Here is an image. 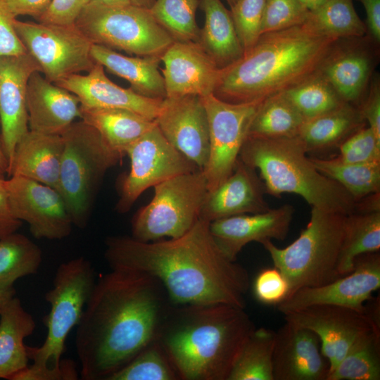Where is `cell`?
Here are the masks:
<instances>
[{"label":"cell","instance_id":"cell-1","mask_svg":"<svg viewBox=\"0 0 380 380\" xmlns=\"http://www.w3.org/2000/svg\"><path fill=\"white\" fill-rule=\"evenodd\" d=\"M172 303L146 273L111 269L100 277L77 325L75 351L82 380H107L155 341Z\"/></svg>","mask_w":380,"mask_h":380},{"label":"cell","instance_id":"cell-2","mask_svg":"<svg viewBox=\"0 0 380 380\" xmlns=\"http://www.w3.org/2000/svg\"><path fill=\"white\" fill-rule=\"evenodd\" d=\"M199 219L184 235L141 241L127 236L106 239L110 269H126L157 279L174 305L229 304L245 308L248 271L231 260Z\"/></svg>","mask_w":380,"mask_h":380},{"label":"cell","instance_id":"cell-3","mask_svg":"<svg viewBox=\"0 0 380 380\" xmlns=\"http://www.w3.org/2000/svg\"><path fill=\"white\" fill-rule=\"evenodd\" d=\"M244 309L229 304L170 305L155 341L179 379L227 380L255 328Z\"/></svg>","mask_w":380,"mask_h":380},{"label":"cell","instance_id":"cell-4","mask_svg":"<svg viewBox=\"0 0 380 380\" xmlns=\"http://www.w3.org/2000/svg\"><path fill=\"white\" fill-rule=\"evenodd\" d=\"M335 40L308 20L262 33L239 61L221 70L213 94L230 103L262 101L316 73Z\"/></svg>","mask_w":380,"mask_h":380},{"label":"cell","instance_id":"cell-5","mask_svg":"<svg viewBox=\"0 0 380 380\" xmlns=\"http://www.w3.org/2000/svg\"><path fill=\"white\" fill-rule=\"evenodd\" d=\"M308 155L298 136L248 135L239 158L259 170L266 194L277 198L295 194L311 207L346 215L355 212L352 196L338 183L322 174Z\"/></svg>","mask_w":380,"mask_h":380},{"label":"cell","instance_id":"cell-6","mask_svg":"<svg viewBox=\"0 0 380 380\" xmlns=\"http://www.w3.org/2000/svg\"><path fill=\"white\" fill-rule=\"evenodd\" d=\"M347 215L311 207L307 227L290 245L280 248L271 240L262 243L274 267L287 279L289 295L300 288L321 286L341 277L337 265Z\"/></svg>","mask_w":380,"mask_h":380},{"label":"cell","instance_id":"cell-7","mask_svg":"<svg viewBox=\"0 0 380 380\" xmlns=\"http://www.w3.org/2000/svg\"><path fill=\"white\" fill-rule=\"evenodd\" d=\"M61 135L63 151L57 190L73 226L84 229L106 173L123 155L112 149L94 127L82 120L74 122Z\"/></svg>","mask_w":380,"mask_h":380},{"label":"cell","instance_id":"cell-8","mask_svg":"<svg viewBox=\"0 0 380 380\" xmlns=\"http://www.w3.org/2000/svg\"><path fill=\"white\" fill-rule=\"evenodd\" d=\"M96 281L95 270L83 256L59 265L52 287L44 297L50 305L44 319L46 338L40 346H26L29 360H32L31 366L53 368L60 365L68 335L78 324Z\"/></svg>","mask_w":380,"mask_h":380},{"label":"cell","instance_id":"cell-9","mask_svg":"<svg viewBox=\"0 0 380 380\" xmlns=\"http://www.w3.org/2000/svg\"><path fill=\"white\" fill-rule=\"evenodd\" d=\"M75 25L92 44L137 56L160 58L174 42L148 9L132 4L109 6L89 1Z\"/></svg>","mask_w":380,"mask_h":380},{"label":"cell","instance_id":"cell-10","mask_svg":"<svg viewBox=\"0 0 380 380\" xmlns=\"http://www.w3.org/2000/svg\"><path fill=\"white\" fill-rule=\"evenodd\" d=\"M151 201L132 220V237L141 241L178 238L200 219L208 193L202 170L179 175L153 186Z\"/></svg>","mask_w":380,"mask_h":380},{"label":"cell","instance_id":"cell-11","mask_svg":"<svg viewBox=\"0 0 380 380\" xmlns=\"http://www.w3.org/2000/svg\"><path fill=\"white\" fill-rule=\"evenodd\" d=\"M13 24L40 72L54 84L69 76L89 72L96 64L91 56L92 43L75 23L59 25L16 18Z\"/></svg>","mask_w":380,"mask_h":380},{"label":"cell","instance_id":"cell-12","mask_svg":"<svg viewBox=\"0 0 380 380\" xmlns=\"http://www.w3.org/2000/svg\"><path fill=\"white\" fill-rule=\"evenodd\" d=\"M125 153L129 158L130 168L120 183L115 205L120 213L128 212L148 188L173 177L200 170L168 142L157 124L130 144Z\"/></svg>","mask_w":380,"mask_h":380},{"label":"cell","instance_id":"cell-13","mask_svg":"<svg viewBox=\"0 0 380 380\" xmlns=\"http://www.w3.org/2000/svg\"><path fill=\"white\" fill-rule=\"evenodd\" d=\"M201 98L208 115L210 141L208 159L202 171L211 191L233 172L261 101L230 103L213 94Z\"/></svg>","mask_w":380,"mask_h":380},{"label":"cell","instance_id":"cell-14","mask_svg":"<svg viewBox=\"0 0 380 380\" xmlns=\"http://www.w3.org/2000/svg\"><path fill=\"white\" fill-rule=\"evenodd\" d=\"M6 187L14 216L34 238L60 240L70 234L73 224L58 190L20 176L6 179Z\"/></svg>","mask_w":380,"mask_h":380},{"label":"cell","instance_id":"cell-15","mask_svg":"<svg viewBox=\"0 0 380 380\" xmlns=\"http://www.w3.org/2000/svg\"><path fill=\"white\" fill-rule=\"evenodd\" d=\"M380 287L379 251L362 254L352 272L327 284L300 288L277 305L282 314L316 304L347 307L363 312L365 303Z\"/></svg>","mask_w":380,"mask_h":380},{"label":"cell","instance_id":"cell-16","mask_svg":"<svg viewBox=\"0 0 380 380\" xmlns=\"http://www.w3.org/2000/svg\"><path fill=\"white\" fill-rule=\"evenodd\" d=\"M379 45L367 34L338 39L317 72L329 82L344 102L358 107L379 62Z\"/></svg>","mask_w":380,"mask_h":380},{"label":"cell","instance_id":"cell-17","mask_svg":"<svg viewBox=\"0 0 380 380\" xmlns=\"http://www.w3.org/2000/svg\"><path fill=\"white\" fill-rule=\"evenodd\" d=\"M283 315L286 322L317 334L330 364L329 372L360 336L371 330L380 332L364 312L343 306L316 304Z\"/></svg>","mask_w":380,"mask_h":380},{"label":"cell","instance_id":"cell-18","mask_svg":"<svg viewBox=\"0 0 380 380\" xmlns=\"http://www.w3.org/2000/svg\"><path fill=\"white\" fill-rule=\"evenodd\" d=\"M155 120L168 142L203 170L209 156L210 141L202 98L196 95L166 97Z\"/></svg>","mask_w":380,"mask_h":380},{"label":"cell","instance_id":"cell-19","mask_svg":"<svg viewBox=\"0 0 380 380\" xmlns=\"http://www.w3.org/2000/svg\"><path fill=\"white\" fill-rule=\"evenodd\" d=\"M40 68L29 54L0 57V135L8 163L17 144L27 133V87L32 74Z\"/></svg>","mask_w":380,"mask_h":380},{"label":"cell","instance_id":"cell-20","mask_svg":"<svg viewBox=\"0 0 380 380\" xmlns=\"http://www.w3.org/2000/svg\"><path fill=\"white\" fill-rule=\"evenodd\" d=\"M329 369L314 331L286 321L275 332L274 380H327Z\"/></svg>","mask_w":380,"mask_h":380},{"label":"cell","instance_id":"cell-21","mask_svg":"<svg viewBox=\"0 0 380 380\" xmlns=\"http://www.w3.org/2000/svg\"><path fill=\"white\" fill-rule=\"evenodd\" d=\"M294 213L292 205L284 204L262 213L217 220L210 222L209 227L222 251L231 260L236 261L239 253L251 242L262 244L272 239L284 240Z\"/></svg>","mask_w":380,"mask_h":380},{"label":"cell","instance_id":"cell-22","mask_svg":"<svg viewBox=\"0 0 380 380\" xmlns=\"http://www.w3.org/2000/svg\"><path fill=\"white\" fill-rule=\"evenodd\" d=\"M160 62L166 97L213 94L221 69L198 42H173Z\"/></svg>","mask_w":380,"mask_h":380},{"label":"cell","instance_id":"cell-23","mask_svg":"<svg viewBox=\"0 0 380 380\" xmlns=\"http://www.w3.org/2000/svg\"><path fill=\"white\" fill-rule=\"evenodd\" d=\"M265 185L256 170L239 158L233 172L217 187L208 191L200 218L209 223L217 220L268 210Z\"/></svg>","mask_w":380,"mask_h":380},{"label":"cell","instance_id":"cell-24","mask_svg":"<svg viewBox=\"0 0 380 380\" xmlns=\"http://www.w3.org/2000/svg\"><path fill=\"white\" fill-rule=\"evenodd\" d=\"M76 95L83 106L121 108L155 120L163 100L141 96L108 78L103 65L96 63L86 75L75 74L55 83Z\"/></svg>","mask_w":380,"mask_h":380},{"label":"cell","instance_id":"cell-25","mask_svg":"<svg viewBox=\"0 0 380 380\" xmlns=\"http://www.w3.org/2000/svg\"><path fill=\"white\" fill-rule=\"evenodd\" d=\"M26 102L31 131L62 134L80 118L78 97L48 80L39 71L33 72L28 80Z\"/></svg>","mask_w":380,"mask_h":380},{"label":"cell","instance_id":"cell-26","mask_svg":"<svg viewBox=\"0 0 380 380\" xmlns=\"http://www.w3.org/2000/svg\"><path fill=\"white\" fill-rule=\"evenodd\" d=\"M63 151L61 134L29 130L17 144L8 176H20L57 190Z\"/></svg>","mask_w":380,"mask_h":380},{"label":"cell","instance_id":"cell-27","mask_svg":"<svg viewBox=\"0 0 380 380\" xmlns=\"http://www.w3.org/2000/svg\"><path fill=\"white\" fill-rule=\"evenodd\" d=\"M367 125L358 107L345 103L341 106L303 122L298 136L307 153L318 157L338 150L352 134Z\"/></svg>","mask_w":380,"mask_h":380},{"label":"cell","instance_id":"cell-28","mask_svg":"<svg viewBox=\"0 0 380 380\" xmlns=\"http://www.w3.org/2000/svg\"><path fill=\"white\" fill-rule=\"evenodd\" d=\"M91 56L96 63L126 80L136 93L154 99L166 98L164 79L159 71L160 58L128 56L94 44Z\"/></svg>","mask_w":380,"mask_h":380},{"label":"cell","instance_id":"cell-29","mask_svg":"<svg viewBox=\"0 0 380 380\" xmlns=\"http://www.w3.org/2000/svg\"><path fill=\"white\" fill-rule=\"evenodd\" d=\"M205 22L198 43L220 69L239 61L244 50L237 35L230 11L221 0H199Z\"/></svg>","mask_w":380,"mask_h":380},{"label":"cell","instance_id":"cell-30","mask_svg":"<svg viewBox=\"0 0 380 380\" xmlns=\"http://www.w3.org/2000/svg\"><path fill=\"white\" fill-rule=\"evenodd\" d=\"M36 328L34 317L14 296L0 313V379L9 380L28 366L29 357L24 340Z\"/></svg>","mask_w":380,"mask_h":380},{"label":"cell","instance_id":"cell-31","mask_svg":"<svg viewBox=\"0 0 380 380\" xmlns=\"http://www.w3.org/2000/svg\"><path fill=\"white\" fill-rule=\"evenodd\" d=\"M81 120L94 127L114 151L125 155L126 148L150 130L156 120L121 108L89 107L80 104Z\"/></svg>","mask_w":380,"mask_h":380},{"label":"cell","instance_id":"cell-32","mask_svg":"<svg viewBox=\"0 0 380 380\" xmlns=\"http://www.w3.org/2000/svg\"><path fill=\"white\" fill-rule=\"evenodd\" d=\"M379 249L380 211L353 212L348 215L337 265L338 274L341 277L352 272L357 256Z\"/></svg>","mask_w":380,"mask_h":380},{"label":"cell","instance_id":"cell-33","mask_svg":"<svg viewBox=\"0 0 380 380\" xmlns=\"http://www.w3.org/2000/svg\"><path fill=\"white\" fill-rule=\"evenodd\" d=\"M274 339L275 331L255 328L240 348L227 380H274Z\"/></svg>","mask_w":380,"mask_h":380},{"label":"cell","instance_id":"cell-34","mask_svg":"<svg viewBox=\"0 0 380 380\" xmlns=\"http://www.w3.org/2000/svg\"><path fill=\"white\" fill-rule=\"evenodd\" d=\"M310 158L322 174L342 186L355 202L380 192V163H348L335 157Z\"/></svg>","mask_w":380,"mask_h":380},{"label":"cell","instance_id":"cell-35","mask_svg":"<svg viewBox=\"0 0 380 380\" xmlns=\"http://www.w3.org/2000/svg\"><path fill=\"white\" fill-rule=\"evenodd\" d=\"M42 261L40 248L16 232L0 239V290L14 288L20 278L37 272Z\"/></svg>","mask_w":380,"mask_h":380},{"label":"cell","instance_id":"cell-36","mask_svg":"<svg viewBox=\"0 0 380 380\" xmlns=\"http://www.w3.org/2000/svg\"><path fill=\"white\" fill-rule=\"evenodd\" d=\"M304 121L297 109L281 92L261 101L248 135L270 138L296 137Z\"/></svg>","mask_w":380,"mask_h":380},{"label":"cell","instance_id":"cell-37","mask_svg":"<svg viewBox=\"0 0 380 380\" xmlns=\"http://www.w3.org/2000/svg\"><path fill=\"white\" fill-rule=\"evenodd\" d=\"M380 332L360 336L328 375L327 380H379Z\"/></svg>","mask_w":380,"mask_h":380},{"label":"cell","instance_id":"cell-38","mask_svg":"<svg viewBox=\"0 0 380 380\" xmlns=\"http://www.w3.org/2000/svg\"><path fill=\"white\" fill-rule=\"evenodd\" d=\"M281 93L305 120L329 112L346 103L317 72Z\"/></svg>","mask_w":380,"mask_h":380},{"label":"cell","instance_id":"cell-39","mask_svg":"<svg viewBox=\"0 0 380 380\" xmlns=\"http://www.w3.org/2000/svg\"><path fill=\"white\" fill-rule=\"evenodd\" d=\"M198 7L199 0H155L148 10L174 42H198L201 30L196 22Z\"/></svg>","mask_w":380,"mask_h":380},{"label":"cell","instance_id":"cell-40","mask_svg":"<svg viewBox=\"0 0 380 380\" xmlns=\"http://www.w3.org/2000/svg\"><path fill=\"white\" fill-rule=\"evenodd\" d=\"M308 20L324 34L336 39L367 34L365 23L355 11L353 0H327L310 11Z\"/></svg>","mask_w":380,"mask_h":380},{"label":"cell","instance_id":"cell-41","mask_svg":"<svg viewBox=\"0 0 380 380\" xmlns=\"http://www.w3.org/2000/svg\"><path fill=\"white\" fill-rule=\"evenodd\" d=\"M178 375L160 345L153 341L107 380H176Z\"/></svg>","mask_w":380,"mask_h":380},{"label":"cell","instance_id":"cell-42","mask_svg":"<svg viewBox=\"0 0 380 380\" xmlns=\"http://www.w3.org/2000/svg\"><path fill=\"white\" fill-rule=\"evenodd\" d=\"M267 0H239L230 8L234 25L244 50H249L261 34Z\"/></svg>","mask_w":380,"mask_h":380},{"label":"cell","instance_id":"cell-43","mask_svg":"<svg viewBox=\"0 0 380 380\" xmlns=\"http://www.w3.org/2000/svg\"><path fill=\"white\" fill-rule=\"evenodd\" d=\"M309 13L300 0H267L261 34L303 24Z\"/></svg>","mask_w":380,"mask_h":380},{"label":"cell","instance_id":"cell-44","mask_svg":"<svg viewBox=\"0 0 380 380\" xmlns=\"http://www.w3.org/2000/svg\"><path fill=\"white\" fill-rule=\"evenodd\" d=\"M338 151L335 158L344 163H380V139L367 125L348 138Z\"/></svg>","mask_w":380,"mask_h":380},{"label":"cell","instance_id":"cell-45","mask_svg":"<svg viewBox=\"0 0 380 380\" xmlns=\"http://www.w3.org/2000/svg\"><path fill=\"white\" fill-rule=\"evenodd\" d=\"M254 295L257 300L266 305H278L289 294L287 279L277 267L262 270L255 279Z\"/></svg>","mask_w":380,"mask_h":380},{"label":"cell","instance_id":"cell-46","mask_svg":"<svg viewBox=\"0 0 380 380\" xmlns=\"http://www.w3.org/2000/svg\"><path fill=\"white\" fill-rule=\"evenodd\" d=\"M79 377L75 362L71 359H61L60 365L53 368H36L28 365L9 380H77Z\"/></svg>","mask_w":380,"mask_h":380},{"label":"cell","instance_id":"cell-47","mask_svg":"<svg viewBox=\"0 0 380 380\" xmlns=\"http://www.w3.org/2000/svg\"><path fill=\"white\" fill-rule=\"evenodd\" d=\"M89 0H51L46 11L37 19L40 23L74 24Z\"/></svg>","mask_w":380,"mask_h":380},{"label":"cell","instance_id":"cell-48","mask_svg":"<svg viewBox=\"0 0 380 380\" xmlns=\"http://www.w3.org/2000/svg\"><path fill=\"white\" fill-rule=\"evenodd\" d=\"M367 125L380 139V77L374 72L367 91L358 106Z\"/></svg>","mask_w":380,"mask_h":380},{"label":"cell","instance_id":"cell-49","mask_svg":"<svg viewBox=\"0 0 380 380\" xmlns=\"http://www.w3.org/2000/svg\"><path fill=\"white\" fill-rule=\"evenodd\" d=\"M15 19L0 5V57L27 53L14 29Z\"/></svg>","mask_w":380,"mask_h":380},{"label":"cell","instance_id":"cell-50","mask_svg":"<svg viewBox=\"0 0 380 380\" xmlns=\"http://www.w3.org/2000/svg\"><path fill=\"white\" fill-rule=\"evenodd\" d=\"M51 0H0V5L13 18L30 15L38 19L47 9Z\"/></svg>","mask_w":380,"mask_h":380},{"label":"cell","instance_id":"cell-51","mask_svg":"<svg viewBox=\"0 0 380 380\" xmlns=\"http://www.w3.org/2000/svg\"><path fill=\"white\" fill-rule=\"evenodd\" d=\"M22 222L17 219L11 210L6 187V179L0 177V239L16 232Z\"/></svg>","mask_w":380,"mask_h":380},{"label":"cell","instance_id":"cell-52","mask_svg":"<svg viewBox=\"0 0 380 380\" xmlns=\"http://www.w3.org/2000/svg\"><path fill=\"white\" fill-rule=\"evenodd\" d=\"M366 13L367 34L380 43V0H359Z\"/></svg>","mask_w":380,"mask_h":380},{"label":"cell","instance_id":"cell-53","mask_svg":"<svg viewBox=\"0 0 380 380\" xmlns=\"http://www.w3.org/2000/svg\"><path fill=\"white\" fill-rule=\"evenodd\" d=\"M8 163L4 151L0 138V177H4L6 174L8 175Z\"/></svg>","mask_w":380,"mask_h":380},{"label":"cell","instance_id":"cell-54","mask_svg":"<svg viewBox=\"0 0 380 380\" xmlns=\"http://www.w3.org/2000/svg\"><path fill=\"white\" fill-rule=\"evenodd\" d=\"M14 296H15V288L7 290H0V313L4 305Z\"/></svg>","mask_w":380,"mask_h":380},{"label":"cell","instance_id":"cell-55","mask_svg":"<svg viewBox=\"0 0 380 380\" xmlns=\"http://www.w3.org/2000/svg\"><path fill=\"white\" fill-rule=\"evenodd\" d=\"M89 1H93L109 6H120L132 4L131 0H89Z\"/></svg>","mask_w":380,"mask_h":380},{"label":"cell","instance_id":"cell-56","mask_svg":"<svg viewBox=\"0 0 380 380\" xmlns=\"http://www.w3.org/2000/svg\"><path fill=\"white\" fill-rule=\"evenodd\" d=\"M300 2L310 11H313L327 0H300Z\"/></svg>","mask_w":380,"mask_h":380},{"label":"cell","instance_id":"cell-57","mask_svg":"<svg viewBox=\"0 0 380 380\" xmlns=\"http://www.w3.org/2000/svg\"><path fill=\"white\" fill-rule=\"evenodd\" d=\"M132 4L142 7L146 9H149L153 4L155 0H131Z\"/></svg>","mask_w":380,"mask_h":380},{"label":"cell","instance_id":"cell-58","mask_svg":"<svg viewBox=\"0 0 380 380\" xmlns=\"http://www.w3.org/2000/svg\"><path fill=\"white\" fill-rule=\"evenodd\" d=\"M227 4L229 5V8H232L235 4L236 3L239 1V0H224Z\"/></svg>","mask_w":380,"mask_h":380}]
</instances>
